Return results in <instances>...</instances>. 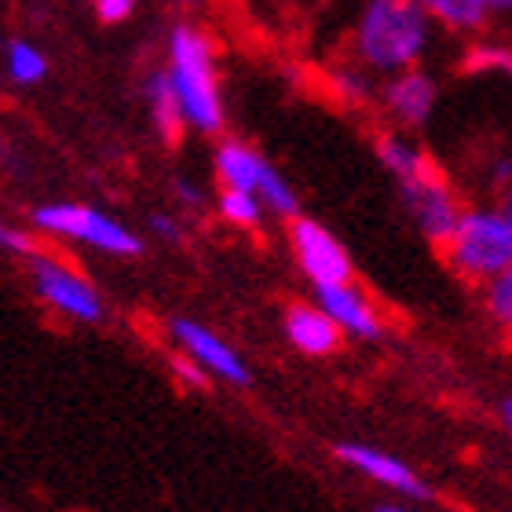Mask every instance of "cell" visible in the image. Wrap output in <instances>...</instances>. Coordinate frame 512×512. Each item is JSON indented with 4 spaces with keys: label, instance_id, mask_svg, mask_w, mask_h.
Wrapping results in <instances>:
<instances>
[{
    "label": "cell",
    "instance_id": "obj_11",
    "mask_svg": "<svg viewBox=\"0 0 512 512\" xmlns=\"http://www.w3.org/2000/svg\"><path fill=\"white\" fill-rule=\"evenodd\" d=\"M333 454H337V461H341L344 469H352L355 476H363L366 483H374V487L395 494V498H403V502H428V498H432L425 476H421L410 461L392 454V450L348 439V443H337Z\"/></svg>",
    "mask_w": 512,
    "mask_h": 512
},
{
    "label": "cell",
    "instance_id": "obj_24",
    "mask_svg": "<svg viewBox=\"0 0 512 512\" xmlns=\"http://www.w3.org/2000/svg\"><path fill=\"white\" fill-rule=\"evenodd\" d=\"M147 231L154 238H158V242H172V246H176V242H183V220H180V213H150L147 216Z\"/></svg>",
    "mask_w": 512,
    "mask_h": 512
},
{
    "label": "cell",
    "instance_id": "obj_29",
    "mask_svg": "<svg viewBox=\"0 0 512 512\" xmlns=\"http://www.w3.org/2000/svg\"><path fill=\"white\" fill-rule=\"evenodd\" d=\"M172 8H180V11H198L205 4V0H169Z\"/></svg>",
    "mask_w": 512,
    "mask_h": 512
},
{
    "label": "cell",
    "instance_id": "obj_9",
    "mask_svg": "<svg viewBox=\"0 0 512 512\" xmlns=\"http://www.w3.org/2000/svg\"><path fill=\"white\" fill-rule=\"evenodd\" d=\"M286 242H289V253H293V260H297V267H300V275L308 278L311 289L337 286V282L355 278L352 253H348L341 238L333 235L326 224H319L315 216H304V213L293 216L286 231Z\"/></svg>",
    "mask_w": 512,
    "mask_h": 512
},
{
    "label": "cell",
    "instance_id": "obj_21",
    "mask_svg": "<svg viewBox=\"0 0 512 512\" xmlns=\"http://www.w3.org/2000/svg\"><path fill=\"white\" fill-rule=\"evenodd\" d=\"M172 202L180 205L183 213H198V209H205L209 205V194H205V187L194 176H172Z\"/></svg>",
    "mask_w": 512,
    "mask_h": 512
},
{
    "label": "cell",
    "instance_id": "obj_7",
    "mask_svg": "<svg viewBox=\"0 0 512 512\" xmlns=\"http://www.w3.org/2000/svg\"><path fill=\"white\" fill-rule=\"evenodd\" d=\"M395 191H399V202L421 231V238L432 246H443L450 231L458 227L465 198H461V191L454 187L447 172L436 165V158L421 165L417 172H410V176H403V180H395Z\"/></svg>",
    "mask_w": 512,
    "mask_h": 512
},
{
    "label": "cell",
    "instance_id": "obj_15",
    "mask_svg": "<svg viewBox=\"0 0 512 512\" xmlns=\"http://www.w3.org/2000/svg\"><path fill=\"white\" fill-rule=\"evenodd\" d=\"M414 4L436 22L439 33L458 37V41L480 37V33L491 30V22H494L487 0H414Z\"/></svg>",
    "mask_w": 512,
    "mask_h": 512
},
{
    "label": "cell",
    "instance_id": "obj_17",
    "mask_svg": "<svg viewBox=\"0 0 512 512\" xmlns=\"http://www.w3.org/2000/svg\"><path fill=\"white\" fill-rule=\"evenodd\" d=\"M461 70L512 85V41L509 37H487V33L472 37V41H465V52H461Z\"/></svg>",
    "mask_w": 512,
    "mask_h": 512
},
{
    "label": "cell",
    "instance_id": "obj_6",
    "mask_svg": "<svg viewBox=\"0 0 512 512\" xmlns=\"http://www.w3.org/2000/svg\"><path fill=\"white\" fill-rule=\"evenodd\" d=\"M213 176H216V187H242V191L256 194L275 220H286L289 224L300 213V198L293 191V183L253 143H246V139L216 136Z\"/></svg>",
    "mask_w": 512,
    "mask_h": 512
},
{
    "label": "cell",
    "instance_id": "obj_4",
    "mask_svg": "<svg viewBox=\"0 0 512 512\" xmlns=\"http://www.w3.org/2000/svg\"><path fill=\"white\" fill-rule=\"evenodd\" d=\"M30 227L37 235L70 242V246L92 249V253L132 260L143 253V235L132 231L125 220L88 202H44L30 213Z\"/></svg>",
    "mask_w": 512,
    "mask_h": 512
},
{
    "label": "cell",
    "instance_id": "obj_18",
    "mask_svg": "<svg viewBox=\"0 0 512 512\" xmlns=\"http://www.w3.org/2000/svg\"><path fill=\"white\" fill-rule=\"evenodd\" d=\"M213 209H216V216H220L227 227H235V231H260L264 220L271 216L264 209V202H260L256 194L242 191V187H216Z\"/></svg>",
    "mask_w": 512,
    "mask_h": 512
},
{
    "label": "cell",
    "instance_id": "obj_10",
    "mask_svg": "<svg viewBox=\"0 0 512 512\" xmlns=\"http://www.w3.org/2000/svg\"><path fill=\"white\" fill-rule=\"evenodd\" d=\"M165 337H169L172 352H183L187 359L202 366L205 374L220 384H231V388H246L253 381V370H249L246 355L238 352L235 344L220 337L213 326H205L198 319H187V315H176L165 326Z\"/></svg>",
    "mask_w": 512,
    "mask_h": 512
},
{
    "label": "cell",
    "instance_id": "obj_3",
    "mask_svg": "<svg viewBox=\"0 0 512 512\" xmlns=\"http://www.w3.org/2000/svg\"><path fill=\"white\" fill-rule=\"evenodd\" d=\"M443 260L461 282L483 286L512 264V187L483 202H465L458 227L443 242Z\"/></svg>",
    "mask_w": 512,
    "mask_h": 512
},
{
    "label": "cell",
    "instance_id": "obj_16",
    "mask_svg": "<svg viewBox=\"0 0 512 512\" xmlns=\"http://www.w3.org/2000/svg\"><path fill=\"white\" fill-rule=\"evenodd\" d=\"M377 88H381V77L370 74L366 66H359L355 59L341 55L326 66V92H330L341 107L348 110H374L377 107Z\"/></svg>",
    "mask_w": 512,
    "mask_h": 512
},
{
    "label": "cell",
    "instance_id": "obj_1",
    "mask_svg": "<svg viewBox=\"0 0 512 512\" xmlns=\"http://www.w3.org/2000/svg\"><path fill=\"white\" fill-rule=\"evenodd\" d=\"M443 33L414 0H352L341 30V55L388 77L425 66Z\"/></svg>",
    "mask_w": 512,
    "mask_h": 512
},
{
    "label": "cell",
    "instance_id": "obj_28",
    "mask_svg": "<svg viewBox=\"0 0 512 512\" xmlns=\"http://www.w3.org/2000/svg\"><path fill=\"white\" fill-rule=\"evenodd\" d=\"M374 512H421V509H417L414 502H403V498H399V502H381Z\"/></svg>",
    "mask_w": 512,
    "mask_h": 512
},
{
    "label": "cell",
    "instance_id": "obj_22",
    "mask_svg": "<svg viewBox=\"0 0 512 512\" xmlns=\"http://www.w3.org/2000/svg\"><path fill=\"white\" fill-rule=\"evenodd\" d=\"M169 366H172V377H176L183 388H194V392H198V388H209V384H213V377L205 374L202 366L194 363V359H187L183 352H172Z\"/></svg>",
    "mask_w": 512,
    "mask_h": 512
},
{
    "label": "cell",
    "instance_id": "obj_20",
    "mask_svg": "<svg viewBox=\"0 0 512 512\" xmlns=\"http://www.w3.org/2000/svg\"><path fill=\"white\" fill-rule=\"evenodd\" d=\"M480 300H483V315L494 322V330H502L505 337H512V264L483 282Z\"/></svg>",
    "mask_w": 512,
    "mask_h": 512
},
{
    "label": "cell",
    "instance_id": "obj_19",
    "mask_svg": "<svg viewBox=\"0 0 512 512\" xmlns=\"http://www.w3.org/2000/svg\"><path fill=\"white\" fill-rule=\"evenodd\" d=\"M4 74L15 88H37L44 85V77H48V55L37 48L33 41H15L4 44Z\"/></svg>",
    "mask_w": 512,
    "mask_h": 512
},
{
    "label": "cell",
    "instance_id": "obj_2",
    "mask_svg": "<svg viewBox=\"0 0 512 512\" xmlns=\"http://www.w3.org/2000/svg\"><path fill=\"white\" fill-rule=\"evenodd\" d=\"M161 66H165L172 92L180 99L187 132L205 139L224 136L227 103L213 33L191 19L172 22L169 33H165V63Z\"/></svg>",
    "mask_w": 512,
    "mask_h": 512
},
{
    "label": "cell",
    "instance_id": "obj_25",
    "mask_svg": "<svg viewBox=\"0 0 512 512\" xmlns=\"http://www.w3.org/2000/svg\"><path fill=\"white\" fill-rule=\"evenodd\" d=\"M92 8H96L99 22L118 26V22H128L136 15V0H92Z\"/></svg>",
    "mask_w": 512,
    "mask_h": 512
},
{
    "label": "cell",
    "instance_id": "obj_14",
    "mask_svg": "<svg viewBox=\"0 0 512 512\" xmlns=\"http://www.w3.org/2000/svg\"><path fill=\"white\" fill-rule=\"evenodd\" d=\"M143 103H147L154 136H158L165 147H176V143L187 136V121H183L180 99L172 92V81H169V74H165V66H154V70L143 77Z\"/></svg>",
    "mask_w": 512,
    "mask_h": 512
},
{
    "label": "cell",
    "instance_id": "obj_13",
    "mask_svg": "<svg viewBox=\"0 0 512 512\" xmlns=\"http://www.w3.org/2000/svg\"><path fill=\"white\" fill-rule=\"evenodd\" d=\"M282 333L293 352L308 355V359H326V355L341 352L344 333L341 326L322 311V304L315 297L297 300L282 311Z\"/></svg>",
    "mask_w": 512,
    "mask_h": 512
},
{
    "label": "cell",
    "instance_id": "obj_27",
    "mask_svg": "<svg viewBox=\"0 0 512 512\" xmlns=\"http://www.w3.org/2000/svg\"><path fill=\"white\" fill-rule=\"evenodd\" d=\"M498 421H502L505 432H509V436H512V392L505 395L502 403H498Z\"/></svg>",
    "mask_w": 512,
    "mask_h": 512
},
{
    "label": "cell",
    "instance_id": "obj_26",
    "mask_svg": "<svg viewBox=\"0 0 512 512\" xmlns=\"http://www.w3.org/2000/svg\"><path fill=\"white\" fill-rule=\"evenodd\" d=\"M494 22H512V0H487Z\"/></svg>",
    "mask_w": 512,
    "mask_h": 512
},
{
    "label": "cell",
    "instance_id": "obj_12",
    "mask_svg": "<svg viewBox=\"0 0 512 512\" xmlns=\"http://www.w3.org/2000/svg\"><path fill=\"white\" fill-rule=\"evenodd\" d=\"M315 300H319L322 311L341 326V333L348 341L374 344L388 333V315H384V308L355 282V278L337 282V286L315 289Z\"/></svg>",
    "mask_w": 512,
    "mask_h": 512
},
{
    "label": "cell",
    "instance_id": "obj_8",
    "mask_svg": "<svg viewBox=\"0 0 512 512\" xmlns=\"http://www.w3.org/2000/svg\"><path fill=\"white\" fill-rule=\"evenodd\" d=\"M439 103H443V81L425 63L381 77L374 114L384 121V128H399V132H414L417 136L436 121Z\"/></svg>",
    "mask_w": 512,
    "mask_h": 512
},
{
    "label": "cell",
    "instance_id": "obj_5",
    "mask_svg": "<svg viewBox=\"0 0 512 512\" xmlns=\"http://www.w3.org/2000/svg\"><path fill=\"white\" fill-rule=\"evenodd\" d=\"M26 278H30L33 297L59 319L74 322V326H99L107 319V300L99 286L63 256L33 249L26 256Z\"/></svg>",
    "mask_w": 512,
    "mask_h": 512
},
{
    "label": "cell",
    "instance_id": "obj_23",
    "mask_svg": "<svg viewBox=\"0 0 512 512\" xmlns=\"http://www.w3.org/2000/svg\"><path fill=\"white\" fill-rule=\"evenodd\" d=\"M37 249L30 231H22V227L8 224V220H0V253L8 256H30Z\"/></svg>",
    "mask_w": 512,
    "mask_h": 512
}]
</instances>
